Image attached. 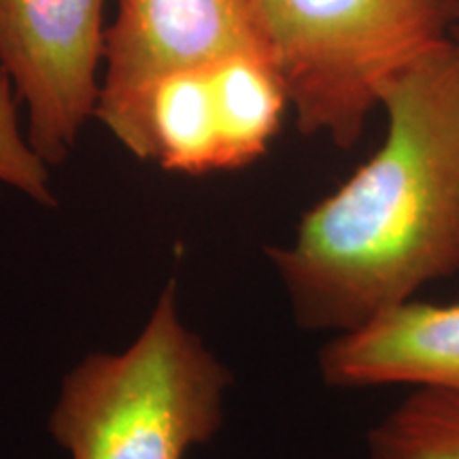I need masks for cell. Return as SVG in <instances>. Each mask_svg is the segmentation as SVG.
I'll list each match as a JSON object with an SVG mask.
<instances>
[{"label":"cell","instance_id":"1","mask_svg":"<svg viewBox=\"0 0 459 459\" xmlns=\"http://www.w3.org/2000/svg\"><path fill=\"white\" fill-rule=\"evenodd\" d=\"M381 108V147L266 249L304 332H349L459 273V45L419 57Z\"/></svg>","mask_w":459,"mask_h":459},{"label":"cell","instance_id":"2","mask_svg":"<svg viewBox=\"0 0 459 459\" xmlns=\"http://www.w3.org/2000/svg\"><path fill=\"white\" fill-rule=\"evenodd\" d=\"M230 383L170 281L124 351L90 353L66 372L49 432L71 459H186L220 432Z\"/></svg>","mask_w":459,"mask_h":459},{"label":"cell","instance_id":"3","mask_svg":"<svg viewBox=\"0 0 459 459\" xmlns=\"http://www.w3.org/2000/svg\"><path fill=\"white\" fill-rule=\"evenodd\" d=\"M457 0H260L296 126L351 149L389 83L451 41Z\"/></svg>","mask_w":459,"mask_h":459},{"label":"cell","instance_id":"4","mask_svg":"<svg viewBox=\"0 0 459 459\" xmlns=\"http://www.w3.org/2000/svg\"><path fill=\"white\" fill-rule=\"evenodd\" d=\"M238 54L273 57L260 0H117L94 117L136 160H156L149 126L156 85Z\"/></svg>","mask_w":459,"mask_h":459},{"label":"cell","instance_id":"5","mask_svg":"<svg viewBox=\"0 0 459 459\" xmlns=\"http://www.w3.org/2000/svg\"><path fill=\"white\" fill-rule=\"evenodd\" d=\"M105 3L0 0V65L28 108V141L49 166L71 156L96 113Z\"/></svg>","mask_w":459,"mask_h":459},{"label":"cell","instance_id":"6","mask_svg":"<svg viewBox=\"0 0 459 459\" xmlns=\"http://www.w3.org/2000/svg\"><path fill=\"white\" fill-rule=\"evenodd\" d=\"M317 366L334 389H459V304L402 302L332 336Z\"/></svg>","mask_w":459,"mask_h":459},{"label":"cell","instance_id":"7","mask_svg":"<svg viewBox=\"0 0 459 459\" xmlns=\"http://www.w3.org/2000/svg\"><path fill=\"white\" fill-rule=\"evenodd\" d=\"M223 170L254 164L279 134L290 94L273 57L230 56L209 66Z\"/></svg>","mask_w":459,"mask_h":459},{"label":"cell","instance_id":"8","mask_svg":"<svg viewBox=\"0 0 459 459\" xmlns=\"http://www.w3.org/2000/svg\"><path fill=\"white\" fill-rule=\"evenodd\" d=\"M149 126L156 162L164 170L189 177L223 170L209 66L162 79L149 105Z\"/></svg>","mask_w":459,"mask_h":459},{"label":"cell","instance_id":"9","mask_svg":"<svg viewBox=\"0 0 459 459\" xmlns=\"http://www.w3.org/2000/svg\"><path fill=\"white\" fill-rule=\"evenodd\" d=\"M368 459H459V389H412L366 434Z\"/></svg>","mask_w":459,"mask_h":459},{"label":"cell","instance_id":"10","mask_svg":"<svg viewBox=\"0 0 459 459\" xmlns=\"http://www.w3.org/2000/svg\"><path fill=\"white\" fill-rule=\"evenodd\" d=\"M20 96L0 65V187H13L32 203L54 209L51 166L34 152L20 124Z\"/></svg>","mask_w":459,"mask_h":459},{"label":"cell","instance_id":"11","mask_svg":"<svg viewBox=\"0 0 459 459\" xmlns=\"http://www.w3.org/2000/svg\"><path fill=\"white\" fill-rule=\"evenodd\" d=\"M451 41L459 45V0L455 3V17H453V28H451Z\"/></svg>","mask_w":459,"mask_h":459}]
</instances>
